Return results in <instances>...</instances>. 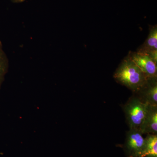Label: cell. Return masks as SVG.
Returning <instances> with one entry per match:
<instances>
[{"label": "cell", "mask_w": 157, "mask_h": 157, "mask_svg": "<svg viewBox=\"0 0 157 157\" xmlns=\"http://www.w3.org/2000/svg\"><path fill=\"white\" fill-rule=\"evenodd\" d=\"M116 81L137 93L148 79L130 58L125 59L117 69L113 75Z\"/></svg>", "instance_id": "1"}, {"label": "cell", "mask_w": 157, "mask_h": 157, "mask_svg": "<svg viewBox=\"0 0 157 157\" xmlns=\"http://www.w3.org/2000/svg\"><path fill=\"white\" fill-rule=\"evenodd\" d=\"M147 105L135 95L130 98L124 105V111L129 129L140 131L146 116Z\"/></svg>", "instance_id": "2"}, {"label": "cell", "mask_w": 157, "mask_h": 157, "mask_svg": "<svg viewBox=\"0 0 157 157\" xmlns=\"http://www.w3.org/2000/svg\"><path fill=\"white\" fill-rule=\"evenodd\" d=\"M139 130L129 129L123 148L126 157H143L145 139Z\"/></svg>", "instance_id": "3"}, {"label": "cell", "mask_w": 157, "mask_h": 157, "mask_svg": "<svg viewBox=\"0 0 157 157\" xmlns=\"http://www.w3.org/2000/svg\"><path fill=\"white\" fill-rule=\"evenodd\" d=\"M142 71L147 79L157 78V67L148 55L138 51L131 54L129 56Z\"/></svg>", "instance_id": "4"}, {"label": "cell", "mask_w": 157, "mask_h": 157, "mask_svg": "<svg viewBox=\"0 0 157 157\" xmlns=\"http://www.w3.org/2000/svg\"><path fill=\"white\" fill-rule=\"evenodd\" d=\"M136 95L142 102L149 105H157V78L149 79Z\"/></svg>", "instance_id": "5"}, {"label": "cell", "mask_w": 157, "mask_h": 157, "mask_svg": "<svg viewBox=\"0 0 157 157\" xmlns=\"http://www.w3.org/2000/svg\"><path fill=\"white\" fill-rule=\"evenodd\" d=\"M140 132L142 134H157V105L147 104L145 118Z\"/></svg>", "instance_id": "6"}, {"label": "cell", "mask_w": 157, "mask_h": 157, "mask_svg": "<svg viewBox=\"0 0 157 157\" xmlns=\"http://www.w3.org/2000/svg\"><path fill=\"white\" fill-rule=\"evenodd\" d=\"M143 157H157V134H147Z\"/></svg>", "instance_id": "7"}, {"label": "cell", "mask_w": 157, "mask_h": 157, "mask_svg": "<svg viewBox=\"0 0 157 157\" xmlns=\"http://www.w3.org/2000/svg\"><path fill=\"white\" fill-rule=\"evenodd\" d=\"M152 51H157V27H152L150 30L148 38L143 45L142 48L139 51L147 53Z\"/></svg>", "instance_id": "8"}, {"label": "cell", "mask_w": 157, "mask_h": 157, "mask_svg": "<svg viewBox=\"0 0 157 157\" xmlns=\"http://www.w3.org/2000/svg\"><path fill=\"white\" fill-rule=\"evenodd\" d=\"M8 67L9 60L3 50L2 44L0 41V86L8 71Z\"/></svg>", "instance_id": "9"}, {"label": "cell", "mask_w": 157, "mask_h": 157, "mask_svg": "<svg viewBox=\"0 0 157 157\" xmlns=\"http://www.w3.org/2000/svg\"><path fill=\"white\" fill-rule=\"evenodd\" d=\"M13 2L15 3H22L24 2L25 0H11Z\"/></svg>", "instance_id": "10"}]
</instances>
